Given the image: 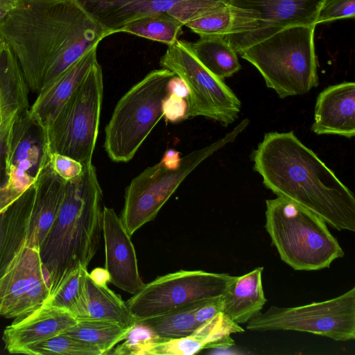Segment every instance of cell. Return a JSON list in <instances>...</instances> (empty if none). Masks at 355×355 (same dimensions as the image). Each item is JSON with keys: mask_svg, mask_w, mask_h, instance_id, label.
I'll return each mask as SVG.
<instances>
[{"mask_svg": "<svg viewBox=\"0 0 355 355\" xmlns=\"http://www.w3.org/2000/svg\"><path fill=\"white\" fill-rule=\"evenodd\" d=\"M0 35L37 95L110 35L76 0H16Z\"/></svg>", "mask_w": 355, "mask_h": 355, "instance_id": "1", "label": "cell"}, {"mask_svg": "<svg viewBox=\"0 0 355 355\" xmlns=\"http://www.w3.org/2000/svg\"><path fill=\"white\" fill-rule=\"evenodd\" d=\"M263 184L320 217L334 229L355 232L353 193L293 131L270 132L252 153Z\"/></svg>", "mask_w": 355, "mask_h": 355, "instance_id": "2", "label": "cell"}, {"mask_svg": "<svg viewBox=\"0 0 355 355\" xmlns=\"http://www.w3.org/2000/svg\"><path fill=\"white\" fill-rule=\"evenodd\" d=\"M103 207L96 168L92 163L84 166L80 175L66 182L59 211L40 246L51 293L73 270L79 266L87 268L97 252Z\"/></svg>", "mask_w": 355, "mask_h": 355, "instance_id": "3", "label": "cell"}, {"mask_svg": "<svg viewBox=\"0 0 355 355\" xmlns=\"http://www.w3.org/2000/svg\"><path fill=\"white\" fill-rule=\"evenodd\" d=\"M266 225L281 259L295 270L329 268L345 252L318 215L285 198L266 201Z\"/></svg>", "mask_w": 355, "mask_h": 355, "instance_id": "4", "label": "cell"}, {"mask_svg": "<svg viewBox=\"0 0 355 355\" xmlns=\"http://www.w3.org/2000/svg\"><path fill=\"white\" fill-rule=\"evenodd\" d=\"M315 26L284 28L238 54L257 68L279 98L306 94L318 85Z\"/></svg>", "mask_w": 355, "mask_h": 355, "instance_id": "5", "label": "cell"}, {"mask_svg": "<svg viewBox=\"0 0 355 355\" xmlns=\"http://www.w3.org/2000/svg\"><path fill=\"white\" fill-rule=\"evenodd\" d=\"M175 74L162 68L149 72L117 102L105 129L104 148L116 162L131 160L163 116L167 84Z\"/></svg>", "mask_w": 355, "mask_h": 355, "instance_id": "6", "label": "cell"}, {"mask_svg": "<svg viewBox=\"0 0 355 355\" xmlns=\"http://www.w3.org/2000/svg\"><path fill=\"white\" fill-rule=\"evenodd\" d=\"M103 96V78L97 62L46 125L51 153L92 163Z\"/></svg>", "mask_w": 355, "mask_h": 355, "instance_id": "7", "label": "cell"}, {"mask_svg": "<svg viewBox=\"0 0 355 355\" xmlns=\"http://www.w3.org/2000/svg\"><path fill=\"white\" fill-rule=\"evenodd\" d=\"M241 121L231 132L211 144L182 157L175 170L166 168L161 162L146 168L126 188L121 220L132 236L146 223L153 220L184 180L204 160L233 141L248 126Z\"/></svg>", "mask_w": 355, "mask_h": 355, "instance_id": "8", "label": "cell"}, {"mask_svg": "<svg viewBox=\"0 0 355 355\" xmlns=\"http://www.w3.org/2000/svg\"><path fill=\"white\" fill-rule=\"evenodd\" d=\"M159 64L182 79L188 87L187 119L202 116L226 127L238 118L240 100L223 79L198 60L190 42L178 40L168 46Z\"/></svg>", "mask_w": 355, "mask_h": 355, "instance_id": "9", "label": "cell"}, {"mask_svg": "<svg viewBox=\"0 0 355 355\" xmlns=\"http://www.w3.org/2000/svg\"><path fill=\"white\" fill-rule=\"evenodd\" d=\"M252 331L291 330L337 341L355 338V288L335 298L295 307L271 306L247 322Z\"/></svg>", "mask_w": 355, "mask_h": 355, "instance_id": "10", "label": "cell"}, {"mask_svg": "<svg viewBox=\"0 0 355 355\" xmlns=\"http://www.w3.org/2000/svg\"><path fill=\"white\" fill-rule=\"evenodd\" d=\"M235 276L180 270L159 276L126 301L137 320L222 296Z\"/></svg>", "mask_w": 355, "mask_h": 355, "instance_id": "11", "label": "cell"}, {"mask_svg": "<svg viewBox=\"0 0 355 355\" xmlns=\"http://www.w3.org/2000/svg\"><path fill=\"white\" fill-rule=\"evenodd\" d=\"M324 0H229L235 8L237 32L223 36L237 54L289 26L317 25Z\"/></svg>", "mask_w": 355, "mask_h": 355, "instance_id": "12", "label": "cell"}, {"mask_svg": "<svg viewBox=\"0 0 355 355\" xmlns=\"http://www.w3.org/2000/svg\"><path fill=\"white\" fill-rule=\"evenodd\" d=\"M50 293L40 248L26 241L0 277V315L24 316L41 306Z\"/></svg>", "mask_w": 355, "mask_h": 355, "instance_id": "13", "label": "cell"}, {"mask_svg": "<svg viewBox=\"0 0 355 355\" xmlns=\"http://www.w3.org/2000/svg\"><path fill=\"white\" fill-rule=\"evenodd\" d=\"M46 128L29 110L10 125L6 137L7 182L20 192L34 184L40 171L50 162Z\"/></svg>", "mask_w": 355, "mask_h": 355, "instance_id": "14", "label": "cell"}, {"mask_svg": "<svg viewBox=\"0 0 355 355\" xmlns=\"http://www.w3.org/2000/svg\"><path fill=\"white\" fill-rule=\"evenodd\" d=\"M109 35L137 18L167 12L184 25L229 0H76Z\"/></svg>", "mask_w": 355, "mask_h": 355, "instance_id": "15", "label": "cell"}, {"mask_svg": "<svg viewBox=\"0 0 355 355\" xmlns=\"http://www.w3.org/2000/svg\"><path fill=\"white\" fill-rule=\"evenodd\" d=\"M102 233L105 243V268L111 282L132 295L144 285L138 268L137 258L131 236L114 209L104 206Z\"/></svg>", "mask_w": 355, "mask_h": 355, "instance_id": "16", "label": "cell"}, {"mask_svg": "<svg viewBox=\"0 0 355 355\" xmlns=\"http://www.w3.org/2000/svg\"><path fill=\"white\" fill-rule=\"evenodd\" d=\"M77 322L69 312L42 304L33 311L15 318L3 332L6 350L25 354L31 347L64 333Z\"/></svg>", "mask_w": 355, "mask_h": 355, "instance_id": "17", "label": "cell"}, {"mask_svg": "<svg viewBox=\"0 0 355 355\" xmlns=\"http://www.w3.org/2000/svg\"><path fill=\"white\" fill-rule=\"evenodd\" d=\"M311 130L317 135H355V83L343 82L322 91L316 100Z\"/></svg>", "mask_w": 355, "mask_h": 355, "instance_id": "18", "label": "cell"}, {"mask_svg": "<svg viewBox=\"0 0 355 355\" xmlns=\"http://www.w3.org/2000/svg\"><path fill=\"white\" fill-rule=\"evenodd\" d=\"M66 181L53 171L50 162L40 171L34 182L35 197L27 241L41 245L59 211Z\"/></svg>", "mask_w": 355, "mask_h": 355, "instance_id": "19", "label": "cell"}, {"mask_svg": "<svg viewBox=\"0 0 355 355\" xmlns=\"http://www.w3.org/2000/svg\"><path fill=\"white\" fill-rule=\"evenodd\" d=\"M29 87L16 57L7 43L0 42V129L30 109Z\"/></svg>", "mask_w": 355, "mask_h": 355, "instance_id": "20", "label": "cell"}, {"mask_svg": "<svg viewBox=\"0 0 355 355\" xmlns=\"http://www.w3.org/2000/svg\"><path fill=\"white\" fill-rule=\"evenodd\" d=\"M97 47L87 51L48 89L37 94L29 111L44 127L98 62Z\"/></svg>", "mask_w": 355, "mask_h": 355, "instance_id": "21", "label": "cell"}, {"mask_svg": "<svg viewBox=\"0 0 355 355\" xmlns=\"http://www.w3.org/2000/svg\"><path fill=\"white\" fill-rule=\"evenodd\" d=\"M263 267L235 276L221 296L222 312L238 324L247 323L259 313L267 300L262 284Z\"/></svg>", "mask_w": 355, "mask_h": 355, "instance_id": "22", "label": "cell"}, {"mask_svg": "<svg viewBox=\"0 0 355 355\" xmlns=\"http://www.w3.org/2000/svg\"><path fill=\"white\" fill-rule=\"evenodd\" d=\"M76 318L110 321L128 328L137 321L126 302L107 285L95 283L89 277V272L85 277L83 298Z\"/></svg>", "mask_w": 355, "mask_h": 355, "instance_id": "23", "label": "cell"}, {"mask_svg": "<svg viewBox=\"0 0 355 355\" xmlns=\"http://www.w3.org/2000/svg\"><path fill=\"white\" fill-rule=\"evenodd\" d=\"M191 49L198 60L216 77L224 79L241 69L237 53L220 35L200 36L190 42Z\"/></svg>", "mask_w": 355, "mask_h": 355, "instance_id": "24", "label": "cell"}, {"mask_svg": "<svg viewBox=\"0 0 355 355\" xmlns=\"http://www.w3.org/2000/svg\"><path fill=\"white\" fill-rule=\"evenodd\" d=\"M130 329L110 321L83 319L63 334L97 347L104 355L122 342Z\"/></svg>", "mask_w": 355, "mask_h": 355, "instance_id": "25", "label": "cell"}, {"mask_svg": "<svg viewBox=\"0 0 355 355\" xmlns=\"http://www.w3.org/2000/svg\"><path fill=\"white\" fill-rule=\"evenodd\" d=\"M204 302L184 306L155 316L139 319L137 322L146 325L155 334L163 338L173 339L189 336L199 326L194 313Z\"/></svg>", "mask_w": 355, "mask_h": 355, "instance_id": "26", "label": "cell"}, {"mask_svg": "<svg viewBox=\"0 0 355 355\" xmlns=\"http://www.w3.org/2000/svg\"><path fill=\"white\" fill-rule=\"evenodd\" d=\"M184 24L167 12L146 15L124 25L119 33H127L166 44L169 46L178 40Z\"/></svg>", "mask_w": 355, "mask_h": 355, "instance_id": "27", "label": "cell"}, {"mask_svg": "<svg viewBox=\"0 0 355 355\" xmlns=\"http://www.w3.org/2000/svg\"><path fill=\"white\" fill-rule=\"evenodd\" d=\"M87 268L79 266L66 275L43 304L65 310L75 318L82 302Z\"/></svg>", "mask_w": 355, "mask_h": 355, "instance_id": "28", "label": "cell"}, {"mask_svg": "<svg viewBox=\"0 0 355 355\" xmlns=\"http://www.w3.org/2000/svg\"><path fill=\"white\" fill-rule=\"evenodd\" d=\"M245 330L233 322L223 312L218 313L211 319L200 324L191 337L197 340L205 349H223L235 344L232 334L243 333Z\"/></svg>", "mask_w": 355, "mask_h": 355, "instance_id": "29", "label": "cell"}, {"mask_svg": "<svg viewBox=\"0 0 355 355\" xmlns=\"http://www.w3.org/2000/svg\"><path fill=\"white\" fill-rule=\"evenodd\" d=\"M235 25V9L227 3L190 20L184 26L199 36H225L234 31Z\"/></svg>", "mask_w": 355, "mask_h": 355, "instance_id": "30", "label": "cell"}, {"mask_svg": "<svg viewBox=\"0 0 355 355\" xmlns=\"http://www.w3.org/2000/svg\"><path fill=\"white\" fill-rule=\"evenodd\" d=\"M29 355H103L96 346L61 334L28 348Z\"/></svg>", "mask_w": 355, "mask_h": 355, "instance_id": "31", "label": "cell"}, {"mask_svg": "<svg viewBox=\"0 0 355 355\" xmlns=\"http://www.w3.org/2000/svg\"><path fill=\"white\" fill-rule=\"evenodd\" d=\"M164 339L146 325L137 322L131 327L123 342L114 347L110 354L115 355H146L156 342Z\"/></svg>", "mask_w": 355, "mask_h": 355, "instance_id": "32", "label": "cell"}, {"mask_svg": "<svg viewBox=\"0 0 355 355\" xmlns=\"http://www.w3.org/2000/svg\"><path fill=\"white\" fill-rule=\"evenodd\" d=\"M202 349V345L189 336L157 341L150 347L146 355H192Z\"/></svg>", "mask_w": 355, "mask_h": 355, "instance_id": "33", "label": "cell"}, {"mask_svg": "<svg viewBox=\"0 0 355 355\" xmlns=\"http://www.w3.org/2000/svg\"><path fill=\"white\" fill-rule=\"evenodd\" d=\"M354 16L355 0H324L318 14L317 24L354 18Z\"/></svg>", "mask_w": 355, "mask_h": 355, "instance_id": "34", "label": "cell"}, {"mask_svg": "<svg viewBox=\"0 0 355 355\" xmlns=\"http://www.w3.org/2000/svg\"><path fill=\"white\" fill-rule=\"evenodd\" d=\"M50 163L56 174L66 182L80 175L84 168L80 162L57 153L50 154Z\"/></svg>", "mask_w": 355, "mask_h": 355, "instance_id": "35", "label": "cell"}, {"mask_svg": "<svg viewBox=\"0 0 355 355\" xmlns=\"http://www.w3.org/2000/svg\"><path fill=\"white\" fill-rule=\"evenodd\" d=\"M187 99L173 94L167 95L162 102L163 116L166 121L175 123L187 119Z\"/></svg>", "mask_w": 355, "mask_h": 355, "instance_id": "36", "label": "cell"}, {"mask_svg": "<svg viewBox=\"0 0 355 355\" xmlns=\"http://www.w3.org/2000/svg\"><path fill=\"white\" fill-rule=\"evenodd\" d=\"M222 312L221 296L204 302L195 311L196 322L200 325Z\"/></svg>", "mask_w": 355, "mask_h": 355, "instance_id": "37", "label": "cell"}, {"mask_svg": "<svg viewBox=\"0 0 355 355\" xmlns=\"http://www.w3.org/2000/svg\"><path fill=\"white\" fill-rule=\"evenodd\" d=\"M168 95L173 94L178 97L187 99L189 96V89L182 79L175 75L167 84Z\"/></svg>", "mask_w": 355, "mask_h": 355, "instance_id": "38", "label": "cell"}, {"mask_svg": "<svg viewBox=\"0 0 355 355\" xmlns=\"http://www.w3.org/2000/svg\"><path fill=\"white\" fill-rule=\"evenodd\" d=\"M8 129H0V189L3 187L7 181L5 151L6 137Z\"/></svg>", "mask_w": 355, "mask_h": 355, "instance_id": "39", "label": "cell"}, {"mask_svg": "<svg viewBox=\"0 0 355 355\" xmlns=\"http://www.w3.org/2000/svg\"><path fill=\"white\" fill-rule=\"evenodd\" d=\"M180 155L179 151L169 148L164 153L160 162L166 168L175 170L181 163L182 157Z\"/></svg>", "mask_w": 355, "mask_h": 355, "instance_id": "40", "label": "cell"}, {"mask_svg": "<svg viewBox=\"0 0 355 355\" xmlns=\"http://www.w3.org/2000/svg\"><path fill=\"white\" fill-rule=\"evenodd\" d=\"M89 277L99 285H107L110 282V277L105 268H96L89 272Z\"/></svg>", "mask_w": 355, "mask_h": 355, "instance_id": "41", "label": "cell"}, {"mask_svg": "<svg viewBox=\"0 0 355 355\" xmlns=\"http://www.w3.org/2000/svg\"><path fill=\"white\" fill-rule=\"evenodd\" d=\"M16 0H0V22L15 4Z\"/></svg>", "mask_w": 355, "mask_h": 355, "instance_id": "42", "label": "cell"}, {"mask_svg": "<svg viewBox=\"0 0 355 355\" xmlns=\"http://www.w3.org/2000/svg\"><path fill=\"white\" fill-rule=\"evenodd\" d=\"M3 40L2 37L0 35V42Z\"/></svg>", "mask_w": 355, "mask_h": 355, "instance_id": "43", "label": "cell"}]
</instances>
